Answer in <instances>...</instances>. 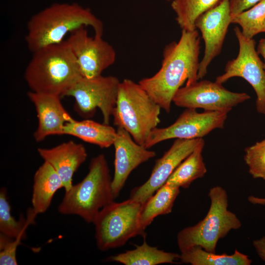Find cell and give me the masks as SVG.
Segmentation results:
<instances>
[{"mask_svg":"<svg viewBox=\"0 0 265 265\" xmlns=\"http://www.w3.org/2000/svg\"><path fill=\"white\" fill-rule=\"evenodd\" d=\"M200 41L198 32L182 30L177 41L167 45L162 53L161 65L153 76L143 78L138 83L167 113L173 99L182 84L196 82L199 68Z\"/></svg>","mask_w":265,"mask_h":265,"instance_id":"1","label":"cell"},{"mask_svg":"<svg viewBox=\"0 0 265 265\" xmlns=\"http://www.w3.org/2000/svg\"><path fill=\"white\" fill-rule=\"evenodd\" d=\"M32 53L24 73L25 80L32 92L64 97L82 77L66 40Z\"/></svg>","mask_w":265,"mask_h":265,"instance_id":"2","label":"cell"},{"mask_svg":"<svg viewBox=\"0 0 265 265\" xmlns=\"http://www.w3.org/2000/svg\"><path fill=\"white\" fill-rule=\"evenodd\" d=\"M85 26L102 36L103 22L91 11L76 3H56L32 16L27 24L26 42L32 53L62 42L66 35Z\"/></svg>","mask_w":265,"mask_h":265,"instance_id":"3","label":"cell"},{"mask_svg":"<svg viewBox=\"0 0 265 265\" xmlns=\"http://www.w3.org/2000/svg\"><path fill=\"white\" fill-rule=\"evenodd\" d=\"M83 180L66 191L57 207L64 215H77L88 223H93L100 211L114 201L110 170L105 156L90 160Z\"/></svg>","mask_w":265,"mask_h":265,"instance_id":"4","label":"cell"},{"mask_svg":"<svg viewBox=\"0 0 265 265\" xmlns=\"http://www.w3.org/2000/svg\"><path fill=\"white\" fill-rule=\"evenodd\" d=\"M161 108L138 82L125 79L119 85L113 123L144 147L160 122Z\"/></svg>","mask_w":265,"mask_h":265,"instance_id":"5","label":"cell"},{"mask_svg":"<svg viewBox=\"0 0 265 265\" xmlns=\"http://www.w3.org/2000/svg\"><path fill=\"white\" fill-rule=\"evenodd\" d=\"M208 196L211 204L205 217L178 233L177 242L180 252L199 246L206 251L215 253L218 241L231 230L240 228V220L228 209V196L224 188L218 186L211 188Z\"/></svg>","mask_w":265,"mask_h":265,"instance_id":"6","label":"cell"},{"mask_svg":"<svg viewBox=\"0 0 265 265\" xmlns=\"http://www.w3.org/2000/svg\"><path fill=\"white\" fill-rule=\"evenodd\" d=\"M143 204L129 199L103 208L93 224L98 248L102 251L121 247L131 238L145 237L140 213Z\"/></svg>","mask_w":265,"mask_h":265,"instance_id":"7","label":"cell"},{"mask_svg":"<svg viewBox=\"0 0 265 265\" xmlns=\"http://www.w3.org/2000/svg\"><path fill=\"white\" fill-rule=\"evenodd\" d=\"M120 81L114 76L81 77L67 92L65 96L75 100V109L85 119L94 115L97 108L103 115V123L109 125L116 106Z\"/></svg>","mask_w":265,"mask_h":265,"instance_id":"8","label":"cell"},{"mask_svg":"<svg viewBox=\"0 0 265 265\" xmlns=\"http://www.w3.org/2000/svg\"><path fill=\"white\" fill-rule=\"evenodd\" d=\"M238 39L239 51L236 58L226 64L224 73L217 77L216 82L222 84L233 77H240L253 88L256 95V108L265 114V69L264 63L256 50L255 41L245 37L238 27L234 28Z\"/></svg>","mask_w":265,"mask_h":265,"instance_id":"9","label":"cell"},{"mask_svg":"<svg viewBox=\"0 0 265 265\" xmlns=\"http://www.w3.org/2000/svg\"><path fill=\"white\" fill-rule=\"evenodd\" d=\"M250 98L246 93L230 91L216 81L202 80L181 87L174 96L173 102L186 108L229 112Z\"/></svg>","mask_w":265,"mask_h":265,"instance_id":"10","label":"cell"},{"mask_svg":"<svg viewBox=\"0 0 265 265\" xmlns=\"http://www.w3.org/2000/svg\"><path fill=\"white\" fill-rule=\"evenodd\" d=\"M228 112L205 111L199 113L196 109L186 108L171 125L156 128L144 146L147 149L170 139L201 138L216 129H222Z\"/></svg>","mask_w":265,"mask_h":265,"instance_id":"11","label":"cell"},{"mask_svg":"<svg viewBox=\"0 0 265 265\" xmlns=\"http://www.w3.org/2000/svg\"><path fill=\"white\" fill-rule=\"evenodd\" d=\"M84 27L70 33L66 41L75 56L82 77L91 79L102 75L115 62L116 52L102 36H90Z\"/></svg>","mask_w":265,"mask_h":265,"instance_id":"12","label":"cell"},{"mask_svg":"<svg viewBox=\"0 0 265 265\" xmlns=\"http://www.w3.org/2000/svg\"><path fill=\"white\" fill-rule=\"evenodd\" d=\"M230 24L229 0H222L196 20L195 28L200 31L205 42L204 54L199 65L198 80L205 77L209 65L220 53Z\"/></svg>","mask_w":265,"mask_h":265,"instance_id":"13","label":"cell"},{"mask_svg":"<svg viewBox=\"0 0 265 265\" xmlns=\"http://www.w3.org/2000/svg\"><path fill=\"white\" fill-rule=\"evenodd\" d=\"M200 139H176L163 156L156 160L149 179L131 190L129 198L144 203L166 183L177 167L194 150Z\"/></svg>","mask_w":265,"mask_h":265,"instance_id":"14","label":"cell"},{"mask_svg":"<svg viewBox=\"0 0 265 265\" xmlns=\"http://www.w3.org/2000/svg\"><path fill=\"white\" fill-rule=\"evenodd\" d=\"M113 145L115 149L114 173L112 180L114 197L116 198L131 172L142 163L155 157V151L137 143L125 129L117 127Z\"/></svg>","mask_w":265,"mask_h":265,"instance_id":"15","label":"cell"},{"mask_svg":"<svg viewBox=\"0 0 265 265\" xmlns=\"http://www.w3.org/2000/svg\"><path fill=\"white\" fill-rule=\"evenodd\" d=\"M27 96L34 105L38 118V126L33 133L36 142L52 135L63 134L66 123L74 118L63 106L58 96L29 91Z\"/></svg>","mask_w":265,"mask_h":265,"instance_id":"16","label":"cell"},{"mask_svg":"<svg viewBox=\"0 0 265 265\" xmlns=\"http://www.w3.org/2000/svg\"><path fill=\"white\" fill-rule=\"evenodd\" d=\"M40 156L49 163L61 178L65 191L73 185V177L79 167L86 160L87 154L81 144L69 141L51 148H39Z\"/></svg>","mask_w":265,"mask_h":265,"instance_id":"17","label":"cell"},{"mask_svg":"<svg viewBox=\"0 0 265 265\" xmlns=\"http://www.w3.org/2000/svg\"><path fill=\"white\" fill-rule=\"evenodd\" d=\"M61 188L63 185L59 176L49 163L44 161L33 177L31 203L34 212L36 214L46 212L54 194Z\"/></svg>","mask_w":265,"mask_h":265,"instance_id":"18","label":"cell"},{"mask_svg":"<svg viewBox=\"0 0 265 265\" xmlns=\"http://www.w3.org/2000/svg\"><path fill=\"white\" fill-rule=\"evenodd\" d=\"M116 133V130L109 125L89 119L81 121L74 119L66 123L63 130V134L72 135L101 148L112 145Z\"/></svg>","mask_w":265,"mask_h":265,"instance_id":"19","label":"cell"},{"mask_svg":"<svg viewBox=\"0 0 265 265\" xmlns=\"http://www.w3.org/2000/svg\"><path fill=\"white\" fill-rule=\"evenodd\" d=\"M135 247L134 249L110 256L106 260L125 265H157L175 263L180 258L179 254L165 252L157 247L150 246L145 238L142 244Z\"/></svg>","mask_w":265,"mask_h":265,"instance_id":"20","label":"cell"},{"mask_svg":"<svg viewBox=\"0 0 265 265\" xmlns=\"http://www.w3.org/2000/svg\"><path fill=\"white\" fill-rule=\"evenodd\" d=\"M205 141L201 138L194 150L177 167L166 184L187 188L194 180L202 178L207 168L202 156Z\"/></svg>","mask_w":265,"mask_h":265,"instance_id":"21","label":"cell"},{"mask_svg":"<svg viewBox=\"0 0 265 265\" xmlns=\"http://www.w3.org/2000/svg\"><path fill=\"white\" fill-rule=\"evenodd\" d=\"M179 187L165 183L143 204L140 220L144 229L158 216L172 212L174 202L180 193Z\"/></svg>","mask_w":265,"mask_h":265,"instance_id":"22","label":"cell"},{"mask_svg":"<svg viewBox=\"0 0 265 265\" xmlns=\"http://www.w3.org/2000/svg\"><path fill=\"white\" fill-rule=\"evenodd\" d=\"M181 262L192 265H250L249 256L236 249L232 255L217 254L206 251L199 246L188 248L180 254Z\"/></svg>","mask_w":265,"mask_h":265,"instance_id":"23","label":"cell"},{"mask_svg":"<svg viewBox=\"0 0 265 265\" xmlns=\"http://www.w3.org/2000/svg\"><path fill=\"white\" fill-rule=\"evenodd\" d=\"M26 218L21 215L17 221L11 214V206L4 187L0 190V233L8 238L14 239L22 234H26V230L30 224L35 223L37 214L32 208L27 212Z\"/></svg>","mask_w":265,"mask_h":265,"instance_id":"24","label":"cell"},{"mask_svg":"<svg viewBox=\"0 0 265 265\" xmlns=\"http://www.w3.org/2000/svg\"><path fill=\"white\" fill-rule=\"evenodd\" d=\"M222 0H172L171 7L176 21L182 30L196 29L195 22L202 14L219 4Z\"/></svg>","mask_w":265,"mask_h":265,"instance_id":"25","label":"cell"},{"mask_svg":"<svg viewBox=\"0 0 265 265\" xmlns=\"http://www.w3.org/2000/svg\"><path fill=\"white\" fill-rule=\"evenodd\" d=\"M265 22V0H261L231 19V23L238 25L243 35L249 38L263 32Z\"/></svg>","mask_w":265,"mask_h":265,"instance_id":"26","label":"cell"},{"mask_svg":"<svg viewBox=\"0 0 265 265\" xmlns=\"http://www.w3.org/2000/svg\"><path fill=\"white\" fill-rule=\"evenodd\" d=\"M244 160L253 178L265 180V139L245 149Z\"/></svg>","mask_w":265,"mask_h":265,"instance_id":"27","label":"cell"},{"mask_svg":"<svg viewBox=\"0 0 265 265\" xmlns=\"http://www.w3.org/2000/svg\"><path fill=\"white\" fill-rule=\"evenodd\" d=\"M26 235L22 234L12 239L2 234L0 235V265H17L16 251L18 246Z\"/></svg>","mask_w":265,"mask_h":265,"instance_id":"28","label":"cell"},{"mask_svg":"<svg viewBox=\"0 0 265 265\" xmlns=\"http://www.w3.org/2000/svg\"><path fill=\"white\" fill-rule=\"evenodd\" d=\"M261 0H229L231 19L240 13L247 10Z\"/></svg>","mask_w":265,"mask_h":265,"instance_id":"29","label":"cell"},{"mask_svg":"<svg viewBox=\"0 0 265 265\" xmlns=\"http://www.w3.org/2000/svg\"><path fill=\"white\" fill-rule=\"evenodd\" d=\"M253 245L259 257L265 262V236L254 240Z\"/></svg>","mask_w":265,"mask_h":265,"instance_id":"30","label":"cell"},{"mask_svg":"<svg viewBox=\"0 0 265 265\" xmlns=\"http://www.w3.org/2000/svg\"><path fill=\"white\" fill-rule=\"evenodd\" d=\"M257 51L264 59V66L265 69V38L261 39L257 46Z\"/></svg>","mask_w":265,"mask_h":265,"instance_id":"31","label":"cell"},{"mask_svg":"<svg viewBox=\"0 0 265 265\" xmlns=\"http://www.w3.org/2000/svg\"><path fill=\"white\" fill-rule=\"evenodd\" d=\"M248 200L253 204L265 205V198L250 196L248 198Z\"/></svg>","mask_w":265,"mask_h":265,"instance_id":"32","label":"cell"},{"mask_svg":"<svg viewBox=\"0 0 265 265\" xmlns=\"http://www.w3.org/2000/svg\"><path fill=\"white\" fill-rule=\"evenodd\" d=\"M263 32H265V22L264 26H263Z\"/></svg>","mask_w":265,"mask_h":265,"instance_id":"33","label":"cell"},{"mask_svg":"<svg viewBox=\"0 0 265 265\" xmlns=\"http://www.w3.org/2000/svg\"><path fill=\"white\" fill-rule=\"evenodd\" d=\"M168 1H171L172 0H167Z\"/></svg>","mask_w":265,"mask_h":265,"instance_id":"34","label":"cell"}]
</instances>
